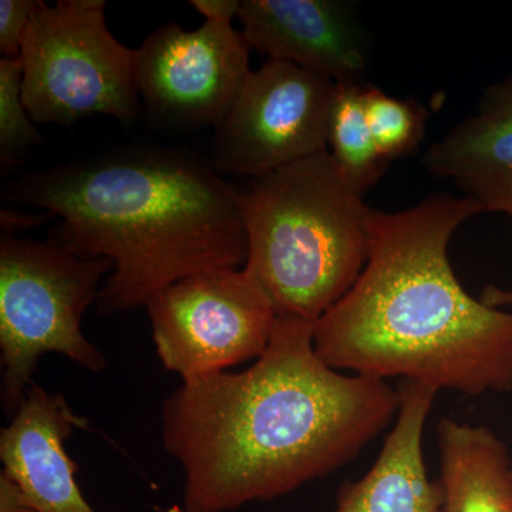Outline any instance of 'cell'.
I'll return each mask as SVG.
<instances>
[{
  "label": "cell",
  "mask_w": 512,
  "mask_h": 512,
  "mask_svg": "<svg viewBox=\"0 0 512 512\" xmlns=\"http://www.w3.org/2000/svg\"><path fill=\"white\" fill-rule=\"evenodd\" d=\"M0 512H35L18 484L0 474Z\"/></svg>",
  "instance_id": "obj_21"
},
{
  "label": "cell",
  "mask_w": 512,
  "mask_h": 512,
  "mask_svg": "<svg viewBox=\"0 0 512 512\" xmlns=\"http://www.w3.org/2000/svg\"><path fill=\"white\" fill-rule=\"evenodd\" d=\"M363 84H338L330 114L328 151L360 194L380 180L389 163L380 157L367 124Z\"/></svg>",
  "instance_id": "obj_15"
},
{
  "label": "cell",
  "mask_w": 512,
  "mask_h": 512,
  "mask_svg": "<svg viewBox=\"0 0 512 512\" xmlns=\"http://www.w3.org/2000/svg\"><path fill=\"white\" fill-rule=\"evenodd\" d=\"M481 301L493 308L504 309L512 308V289L498 288V286L488 285L481 293Z\"/></svg>",
  "instance_id": "obj_22"
},
{
  "label": "cell",
  "mask_w": 512,
  "mask_h": 512,
  "mask_svg": "<svg viewBox=\"0 0 512 512\" xmlns=\"http://www.w3.org/2000/svg\"><path fill=\"white\" fill-rule=\"evenodd\" d=\"M19 60L23 103L36 124L137 119L136 49L110 32L104 0H37Z\"/></svg>",
  "instance_id": "obj_6"
},
{
  "label": "cell",
  "mask_w": 512,
  "mask_h": 512,
  "mask_svg": "<svg viewBox=\"0 0 512 512\" xmlns=\"http://www.w3.org/2000/svg\"><path fill=\"white\" fill-rule=\"evenodd\" d=\"M56 215L52 212H19L15 210L0 211V227L5 235H15L16 232L33 229L52 221Z\"/></svg>",
  "instance_id": "obj_19"
},
{
  "label": "cell",
  "mask_w": 512,
  "mask_h": 512,
  "mask_svg": "<svg viewBox=\"0 0 512 512\" xmlns=\"http://www.w3.org/2000/svg\"><path fill=\"white\" fill-rule=\"evenodd\" d=\"M6 194L62 218L57 244L113 262L101 315L147 306L188 276L247 265L241 190L174 148H114L25 175Z\"/></svg>",
  "instance_id": "obj_3"
},
{
  "label": "cell",
  "mask_w": 512,
  "mask_h": 512,
  "mask_svg": "<svg viewBox=\"0 0 512 512\" xmlns=\"http://www.w3.org/2000/svg\"><path fill=\"white\" fill-rule=\"evenodd\" d=\"M238 20L251 49L328 77L362 84L367 62L365 32L338 0H242Z\"/></svg>",
  "instance_id": "obj_10"
},
{
  "label": "cell",
  "mask_w": 512,
  "mask_h": 512,
  "mask_svg": "<svg viewBox=\"0 0 512 512\" xmlns=\"http://www.w3.org/2000/svg\"><path fill=\"white\" fill-rule=\"evenodd\" d=\"M439 390L403 380L400 409L373 467L356 483L340 487L335 512H443L440 480H430L423 433Z\"/></svg>",
  "instance_id": "obj_13"
},
{
  "label": "cell",
  "mask_w": 512,
  "mask_h": 512,
  "mask_svg": "<svg viewBox=\"0 0 512 512\" xmlns=\"http://www.w3.org/2000/svg\"><path fill=\"white\" fill-rule=\"evenodd\" d=\"M423 164L483 212L512 218V73L485 90L473 116L429 147Z\"/></svg>",
  "instance_id": "obj_12"
},
{
  "label": "cell",
  "mask_w": 512,
  "mask_h": 512,
  "mask_svg": "<svg viewBox=\"0 0 512 512\" xmlns=\"http://www.w3.org/2000/svg\"><path fill=\"white\" fill-rule=\"evenodd\" d=\"M111 271L110 259L77 254L56 241L2 235L0 360L6 414L18 412L46 353L66 356L89 372L106 369V356L83 335L82 319Z\"/></svg>",
  "instance_id": "obj_5"
},
{
  "label": "cell",
  "mask_w": 512,
  "mask_h": 512,
  "mask_svg": "<svg viewBox=\"0 0 512 512\" xmlns=\"http://www.w3.org/2000/svg\"><path fill=\"white\" fill-rule=\"evenodd\" d=\"M249 269L276 315L318 322L356 284L372 248L373 208L328 150L241 190Z\"/></svg>",
  "instance_id": "obj_4"
},
{
  "label": "cell",
  "mask_w": 512,
  "mask_h": 512,
  "mask_svg": "<svg viewBox=\"0 0 512 512\" xmlns=\"http://www.w3.org/2000/svg\"><path fill=\"white\" fill-rule=\"evenodd\" d=\"M87 420L66 397L30 384L18 412L0 431V460L35 512H94L76 483V463L64 443Z\"/></svg>",
  "instance_id": "obj_11"
},
{
  "label": "cell",
  "mask_w": 512,
  "mask_h": 512,
  "mask_svg": "<svg viewBox=\"0 0 512 512\" xmlns=\"http://www.w3.org/2000/svg\"><path fill=\"white\" fill-rule=\"evenodd\" d=\"M157 355L183 380L259 359L278 315L248 266L181 279L147 305Z\"/></svg>",
  "instance_id": "obj_7"
},
{
  "label": "cell",
  "mask_w": 512,
  "mask_h": 512,
  "mask_svg": "<svg viewBox=\"0 0 512 512\" xmlns=\"http://www.w3.org/2000/svg\"><path fill=\"white\" fill-rule=\"evenodd\" d=\"M437 436L443 512H512L511 460L493 430L446 419Z\"/></svg>",
  "instance_id": "obj_14"
},
{
  "label": "cell",
  "mask_w": 512,
  "mask_h": 512,
  "mask_svg": "<svg viewBox=\"0 0 512 512\" xmlns=\"http://www.w3.org/2000/svg\"><path fill=\"white\" fill-rule=\"evenodd\" d=\"M367 124L386 163L413 153L426 133L427 113L413 100L399 99L379 87H363Z\"/></svg>",
  "instance_id": "obj_16"
},
{
  "label": "cell",
  "mask_w": 512,
  "mask_h": 512,
  "mask_svg": "<svg viewBox=\"0 0 512 512\" xmlns=\"http://www.w3.org/2000/svg\"><path fill=\"white\" fill-rule=\"evenodd\" d=\"M480 205L434 194L375 210L369 261L352 289L313 325L320 359L353 375L403 377L467 396L512 390V312L473 298L448 244Z\"/></svg>",
  "instance_id": "obj_2"
},
{
  "label": "cell",
  "mask_w": 512,
  "mask_h": 512,
  "mask_svg": "<svg viewBox=\"0 0 512 512\" xmlns=\"http://www.w3.org/2000/svg\"><path fill=\"white\" fill-rule=\"evenodd\" d=\"M23 70L19 59L0 60V164L15 167L19 158L37 144L42 134L22 99Z\"/></svg>",
  "instance_id": "obj_17"
},
{
  "label": "cell",
  "mask_w": 512,
  "mask_h": 512,
  "mask_svg": "<svg viewBox=\"0 0 512 512\" xmlns=\"http://www.w3.org/2000/svg\"><path fill=\"white\" fill-rule=\"evenodd\" d=\"M37 0H2L0 2V52L9 59H19L23 36L28 29Z\"/></svg>",
  "instance_id": "obj_18"
},
{
  "label": "cell",
  "mask_w": 512,
  "mask_h": 512,
  "mask_svg": "<svg viewBox=\"0 0 512 512\" xmlns=\"http://www.w3.org/2000/svg\"><path fill=\"white\" fill-rule=\"evenodd\" d=\"M336 87L295 64L266 60L215 127L211 164L252 180L328 150Z\"/></svg>",
  "instance_id": "obj_8"
},
{
  "label": "cell",
  "mask_w": 512,
  "mask_h": 512,
  "mask_svg": "<svg viewBox=\"0 0 512 512\" xmlns=\"http://www.w3.org/2000/svg\"><path fill=\"white\" fill-rule=\"evenodd\" d=\"M239 3L237 0H191L190 5L207 20L232 23V20L238 19Z\"/></svg>",
  "instance_id": "obj_20"
},
{
  "label": "cell",
  "mask_w": 512,
  "mask_h": 512,
  "mask_svg": "<svg viewBox=\"0 0 512 512\" xmlns=\"http://www.w3.org/2000/svg\"><path fill=\"white\" fill-rule=\"evenodd\" d=\"M313 325L278 316L245 372L183 380L165 399L161 439L184 470V512L292 493L349 463L397 416L399 390L326 365Z\"/></svg>",
  "instance_id": "obj_1"
},
{
  "label": "cell",
  "mask_w": 512,
  "mask_h": 512,
  "mask_svg": "<svg viewBox=\"0 0 512 512\" xmlns=\"http://www.w3.org/2000/svg\"><path fill=\"white\" fill-rule=\"evenodd\" d=\"M247 40L232 23L205 20L195 30L161 26L136 49L140 100L164 126L218 127L252 70Z\"/></svg>",
  "instance_id": "obj_9"
}]
</instances>
